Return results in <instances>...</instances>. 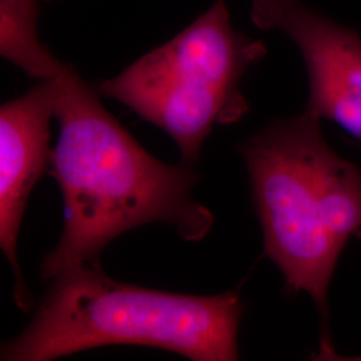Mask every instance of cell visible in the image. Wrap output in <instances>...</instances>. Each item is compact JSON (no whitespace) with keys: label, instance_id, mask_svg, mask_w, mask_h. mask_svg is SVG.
<instances>
[{"label":"cell","instance_id":"obj_1","mask_svg":"<svg viewBox=\"0 0 361 361\" xmlns=\"http://www.w3.org/2000/svg\"><path fill=\"white\" fill-rule=\"evenodd\" d=\"M46 79L55 86L59 123L50 173L63 195L66 219L58 245L40 264L42 279L50 281L79 264L101 267L106 246L152 222L168 224L186 241L204 240L214 217L192 200L200 180L192 166L149 154L73 66L58 59Z\"/></svg>","mask_w":361,"mask_h":361},{"label":"cell","instance_id":"obj_2","mask_svg":"<svg viewBox=\"0 0 361 361\" xmlns=\"http://www.w3.org/2000/svg\"><path fill=\"white\" fill-rule=\"evenodd\" d=\"M240 154L267 256L286 289L307 293L326 323L338 258L350 237H361V169L336 153L308 111L258 131Z\"/></svg>","mask_w":361,"mask_h":361},{"label":"cell","instance_id":"obj_3","mask_svg":"<svg viewBox=\"0 0 361 361\" xmlns=\"http://www.w3.org/2000/svg\"><path fill=\"white\" fill-rule=\"evenodd\" d=\"M238 290L190 296L123 284L101 267L62 271L26 329L7 341L1 361H51L86 349L142 345L194 361L238 359Z\"/></svg>","mask_w":361,"mask_h":361},{"label":"cell","instance_id":"obj_4","mask_svg":"<svg viewBox=\"0 0 361 361\" xmlns=\"http://www.w3.org/2000/svg\"><path fill=\"white\" fill-rule=\"evenodd\" d=\"M262 42L234 30L225 0H217L162 46L145 54L99 91L169 134L180 164L194 166L216 125L245 116L241 82L265 55Z\"/></svg>","mask_w":361,"mask_h":361},{"label":"cell","instance_id":"obj_5","mask_svg":"<svg viewBox=\"0 0 361 361\" xmlns=\"http://www.w3.org/2000/svg\"><path fill=\"white\" fill-rule=\"evenodd\" d=\"M252 22L284 34L301 52L310 80L305 111L361 140V38L301 0H253Z\"/></svg>","mask_w":361,"mask_h":361},{"label":"cell","instance_id":"obj_6","mask_svg":"<svg viewBox=\"0 0 361 361\" xmlns=\"http://www.w3.org/2000/svg\"><path fill=\"white\" fill-rule=\"evenodd\" d=\"M55 118V86L38 80L26 94L0 107V246L13 276V300L31 308V295L18 262V237L28 197L50 168V122Z\"/></svg>","mask_w":361,"mask_h":361},{"label":"cell","instance_id":"obj_7","mask_svg":"<svg viewBox=\"0 0 361 361\" xmlns=\"http://www.w3.org/2000/svg\"><path fill=\"white\" fill-rule=\"evenodd\" d=\"M39 0H0V47L13 49L38 40Z\"/></svg>","mask_w":361,"mask_h":361}]
</instances>
